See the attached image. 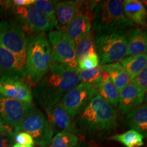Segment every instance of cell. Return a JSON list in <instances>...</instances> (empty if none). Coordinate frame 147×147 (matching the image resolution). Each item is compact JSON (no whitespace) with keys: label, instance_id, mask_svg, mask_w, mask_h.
I'll return each instance as SVG.
<instances>
[{"label":"cell","instance_id":"1","mask_svg":"<svg viewBox=\"0 0 147 147\" xmlns=\"http://www.w3.org/2000/svg\"><path fill=\"white\" fill-rule=\"evenodd\" d=\"M78 74L57 64L51 63L47 74L32 91V94L44 109L59 104L69 90L80 83Z\"/></svg>","mask_w":147,"mask_h":147},{"label":"cell","instance_id":"2","mask_svg":"<svg viewBox=\"0 0 147 147\" xmlns=\"http://www.w3.org/2000/svg\"><path fill=\"white\" fill-rule=\"evenodd\" d=\"M75 124L79 134L100 136L117 127V113L115 108L95 93L77 117Z\"/></svg>","mask_w":147,"mask_h":147},{"label":"cell","instance_id":"3","mask_svg":"<svg viewBox=\"0 0 147 147\" xmlns=\"http://www.w3.org/2000/svg\"><path fill=\"white\" fill-rule=\"evenodd\" d=\"M51 62V47L46 34L27 37L23 77L30 85L38 84L43 78L50 68Z\"/></svg>","mask_w":147,"mask_h":147},{"label":"cell","instance_id":"4","mask_svg":"<svg viewBox=\"0 0 147 147\" xmlns=\"http://www.w3.org/2000/svg\"><path fill=\"white\" fill-rule=\"evenodd\" d=\"M93 30H124L134 26L123 13V1L106 0L97 1L91 12Z\"/></svg>","mask_w":147,"mask_h":147},{"label":"cell","instance_id":"5","mask_svg":"<svg viewBox=\"0 0 147 147\" xmlns=\"http://www.w3.org/2000/svg\"><path fill=\"white\" fill-rule=\"evenodd\" d=\"M100 65L119 63L127 57V44L123 30L98 32L95 36Z\"/></svg>","mask_w":147,"mask_h":147},{"label":"cell","instance_id":"6","mask_svg":"<svg viewBox=\"0 0 147 147\" xmlns=\"http://www.w3.org/2000/svg\"><path fill=\"white\" fill-rule=\"evenodd\" d=\"M51 47V63L57 64L67 70L78 73L76 45L61 30H53L48 34Z\"/></svg>","mask_w":147,"mask_h":147},{"label":"cell","instance_id":"7","mask_svg":"<svg viewBox=\"0 0 147 147\" xmlns=\"http://www.w3.org/2000/svg\"><path fill=\"white\" fill-rule=\"evenodd\" d=\"M13 131L29 134L34 140L35 145L39 147H49L54 136L47 117L37 108L15 127Z\"/></svg>","mask_w":147,"mask_h":147},{"label":"cell","instance_id":"8","mask_svg":"<svg viewBox=\"0 0 147 147\" xmlns=\"http://www.w3.org/2000/svg\"><path fill=\"white\" fill-rule=\"evenodd\" d=\"M27 37L21 25L14 21L0 23V46L12 54L26 59Z\"/></svg>","mask_w":147,"mask_h":147},{"label":"cell","instance_id":"9","mask_svg":"<svg viewBox=\"0 0 147 147\" xmlns=\"http://www.w3.org/2000/svg\"><path fill=\"white\" fill-rule=\"evenodd\" d=\"M95 93V88L93 85L80 82L64 95L59 104L74 121Z\"/></svg>","mask_w":147,"mask_h":147},{"label":"cell","instance_id":"10","mask_svg":"<svg viewBox=\"0 0 147 147\" xmlns=\"http://www.w3.org/2000/svg\"><path fill=\"white\" fill-rule=\"evenodd\" d=\"M10 4L16 19L29 31L36 34H45L55 29L47 16L33 5L15 6L12 3Z\"/></svg>","mask_w":147,"mask_h":147},{"label":"cell","instance_id":"11","mask_svg":"<svg viewBox=\"0 0 147 147\" xmlns=\"http://www.w3.org/2000/svg\"><path fill=\"white\" fill-rule=\"evenodd\" d=\"M35 108L32 104L12 100L0 94V123L13 129Z\"/></svg>","mask_w":147,"mask_h":147},{"label":"cell","instance_id":"12","mask_svg":"<svg viewBox=\"0 0 147 147\" xmlns=\"http://www.w3.org/2000/svg\"><path fill=\"white\" fill-rule=\"evenodd\" d=\"M0 94L20 102H33L31 85L23 76L18 75L0 77Z\"/></svg>","mask_w":147,"mask_h":147},{"label":"cell","instance_id":"13","mask_svg":"<svg viewBox=\"0 0 147 147\" xmlns=\"http://www.w3.org/2000/svg\"><path fill=\"white\" fill-rule=\"evenodd\" d=\"M95 1H66L57 2L56 5V18L57 30L64 31L69 24L80 14H87L91 17V12Z\"/></svg>","mask_w":147,"mask_h":147},{"label":"cell","instance_id":"14","mask_svg":"<svg viewBox=\"0 0 147 147\" xmlns=\"http://www.w3.org/2000/svg\"><path fill=\"white\" fill-rule=\"evenodd\" d=\"M45 110L47 119L54 135L61 132H69L78 135V129L74 121L59 103L46 108Z\"/></svg>","mask_w":147,"mask_h":147},{"label":"cell","instance_id":"15","mask_svg":"<svg viewBox=\"0 0 147 147\" xmlns=\"http://www.w3.org/2000/svg\"><path fill=\"white\" fill-rule=\"evenodd\" d=\"M145 94L144 91L130 82L119 91L118 104L119 112L125 115L130 110L144 103Z\"/></svg>","mask_w":147,"mask_h":147},{"label":"cell","instance_id":"16","mask_svg":"<svg viewBox=\"0 0 147 147\" xmlns=\"http://www.w3.org/2000/svg\"><path fill=\"white\" fill-rule=\"evenodd\" d=\"M26 59L12 54L0 46V77L5 76H23Z\"/></svg>","mask_w":147,"mask_h":147},{"label":"cell","instance_id":"17","mask_svg":"<svg viewBox=\"0 0 147 147\" xmlns=\"http://www.w3.org/2000/svg\"><path fill=\"white\" fill-rule=\"evenodd\" d=\"M91 16L87 14H80L69 24L63 32L76 45L91 32Z\"/></svg>","mask_w":147,"mask_h":147},{"label":"cell","instance_id":"18","mask_svg":"<svg viewBox=\"0 0 147 147\" xmlns=\"http://www.w3.org/2000/svg\"><path fill=\"white\" fill-rule=\"evenodd\" d=\"M127 44V57L146 53L147 36L142 28L128 29L125 32Z\"/></svg>","mask_w":147,"mask_h":147},{"label":"cell","instance_id":"19","mask_svg":"<svg viewBox=\"0 0 147 147\" xmlns=\"http://www.w3.org/2000/svg\"><path fill=\"white\" fill-rule=\"evenodd\" d=\"M126 123L131 129L138 131L144 137L147 135V106L146 103L134 108L126 114Z\"/></svg>","mask_w":147,"mask_h":147},{"label":"cell","instance_id":"20","mask_svg":"<svg viewBox=\"0 0 147 147\" xmlns=\"http://www.w3.org/2000/svg\"><path fill=\"white\" fill-rule=\"evenodd\" d=\"M123 13L125 18L132 24L146 26V9L138 0L123 1Z\"/></svg>","mask_w":147,"mask_h":147},{"label":"cell","instance_id":"21","mask_svg":"<svg viewBox=\"0 0 147 147\" xmlns=\"http://www.w3.org/2000/svg\"><path fill=\"white\" fill-rule=\"evenodd\" d=\"M102 70L109 74L110 80L119 91L131 82V79L120 63L101 65Z\"/></svg>","mask_w":147,"mask_h":147},{"label":"cell","instance_id":"22","mask_svg":"<svg viewBox=\"0 0 147 147\" xmlns=\"http://www.w3.org/2000/svg\"><path fill=\"white\" fill-rule=\"evenodd\" d=\"M120 63L131 80L146 68L147 55L146 53H144L126 57Z\"/></svg>","mask_w":147,"mask_h":147},{"label":"cell","instance_id":"23","mask_svg":"<svg viewBox=\"0 0 147 147\" xmlns=\"http://www.w3.org/2000/svg\"><path fill=\"white\" fill-rule=\"evenodd\" d=\"M93 87L95 88V93L108 104L113 108L118 106L119 91L114 85L111 80L106 82H100Z\"/></svg>","mask_w":147,"mask_h":147},{"label":"cell","instance_id":"24","mask_svg":"<svg viewBox=\"0 0 147 147\" xmlns=\"http://www.w3.org/2000/svg\"><path fill=\"white\" fill-rule=\"evenodd\" d=\"M144 136L134 129L128 130L123 134H117L110 138L124 145L125 147H141L144 145Z\"/></svg>","mask_w":147,"mask_h":147},{"label":"cell","instance_id":"25","mask_svg":"<svg viewBox=\"0 0 147 147\" xmlns=\"http://www.w3.org/2000/svg\"><path fill=\"white\" fill-rule=\"evenodd\" d=\"M97 53L95 46V36L93 33L91 32L81 41L76 45V54L77 61L89 56Z\"/></svg>","mask_w":147,"mask_h":147},{"label":"cell","instance_id":"26","mask_svg":"<svg viewBox=\"0 0 147 147\" xmlns=\"http://www.w3.org/2000/svg\"><path fill=\"white\" fill-rule=\"evenodd\" d=\"M58 1L50 0H36L32 5L40 10L48 18L54 28L58 29L56 18V5Z\"/></svg>","mask_w":147,"mask_h":147},{"label":"cell","instance_id":"27","mask_svg":"<svg viewBox=\"0 0 147 147\" xmlns=\"http://www.w3.org/2000/svg\"><path fill=\"white\" fill-rule=\"evenodd\" d=\"M80 142V138L77 134L61 132L53 136L49 147H76Z\"/></svg>","mask_w":147,"mask_h":147},{"label":"cell","instance_id":"28","mask_svg":"<svg viewBox=\"0 0 147 147\" xmlns=\"http://www.w3.org/2000/svg\"><path fill=\"white\" fill-rule=\"evenodd\" d=\"M102 69L100 64L97 67L89 70H81L78 73L80 82L88 83L94 86L100 82Z\"/></svg>","mask_w":147,"mask_h":147},{"label":"cell","instance_id":"29","mask_svg":"<svg viewBox=\"0 0 147 147\" xmlns=\"http://www.w3.org/2000/svg\"><path fill=\"white\" fill-rule=\"evenodd\" d=\"M100 65V59L97 53L85 57L78 61V72L81 70H89L94 69Z\"/></svg>","mask_w":147,"mask_h":147},{"label":"cell","instance_id":"30","mask_svg":"<svg viewBox=\"0 0 147 147\" xmlns=\"http://www.w3.org/2000/svg\"><path fill=\"white\" fill-rule=\"evenodd\" d=\"M14 142L16 144L23 146L33 147L35 145L32 136L29 134L23 131L14 132Z\"/></svg>","mask_w":147,"mask_h":147},{"label":"cell","instance_id":"31","mask_svg":"<svg viewBox=\"0 0 147 147\" xmlns=\"http://www.w3.org/2000/svg\"><path fill=\"white\" fill-rule=\"evenodd\" d=\"M131 83L146 93L147 91V68H145L138 75L131 79Z\"/></svg>","mask_w":147,"mask_h":147},{"label":"cell","instance_id":"32","mask_svg":"<svg viewBox=\"0 0 147 147\" xmlns=\"http://www.w3.org/2000/svg\"><path fill=\"white\" fill-rule=\"evenodd\" d=\"M14 144L13 129L10 131L0 133V147H12Z\"/></svg>","mask_w":147,"mask_h":147},{"label":"cell","instance_id":"33","mask_svg":"<svg viewBox=\"0 0 147 147\" xmlns=\"http://www.w3.org/2000/svg\"><path fill=\"white\" fill-rule=\"evenodd\" d=\"M36 0H13L11 3L15 6H28L34 4Z\"/></svg>","mask_w":147,"mask_h":147},{"label":"cell","instance_id":"34","mask_svg":"<svg viewBox=\"0 0 147 147\" xmlns=\"http://www.w3.org/2000/svg\"><path fill=\"white\" fill-rule=\"evenodd\" d=\"M12 129L10 127L5 125H0V133H3V132L10 131H12Z\"/></svg>","mask_w":147,"mask_h":147},{"label":"cell","instance_id":"35","mask_svg":"<svg viewBox=\"0 0 147 147\" xmlns=\"http://www.w3.org/2000/svg\"><path fill=\"white\" fill-rule=\"evenodd\" d=\"M76 147H87V145L84 142H80L77 145Z\"/></svg>","mask_w":147,"mask_h":147},{"label":"cell","instance_id":"36","mask_svg":"<svg viewBox=\"0 0 147 147\" xmlns=\"http://www.w3.org/2000/svg\"><path fill=\"white\" fill-rule=\"evenodd\" d=\"M12 147H32V146H23V145H20L18 144H14Z\"/></svg>","mask_w":147,"mask_h":147},{"label":"cell","instance_id":"37","mask_svg":"<svg viewBox=\"0 0 147 147\" xmlns=\"http://www.w3.org/2000/svg\"><path fill=\"white\" fill-rule=\"evenodd\" d=\"M33 147H39V146H36V145H34V146H33Z\"/></svg>","mask_w":147,"mask_h":147},{"label":"cell","instance_id":"38","mask_svg":"<svg viewBox=\"0 0 147 147\" xmlns=\"http://www.w3.org/2000/svg\"><path fill=\"white\" fill-rule=\"evenodd\" d=\"M0 125H3V124H1V123H0Z\"/></svg>","mask_w":147,"mask_h":147},{"label":"cell","instance_id":"39","mask_svg":"<svg viewBox=\"0 0 147 147\" xmlns=\"http://www.w3.org/2000/svg\"><path fill=\"white\" fill-rule=\"evenodd\" d=\"M0 12H1V10H0Z\"/></svg>","mask_w":147,"mask_h":147}]
</instances>
